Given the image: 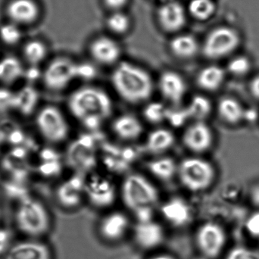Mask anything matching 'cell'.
I'll use <instances>...</instances> for the list:
<instances>
[{"instance_id":"obj_1","label":"cell","mask_w":259,"mask_h":259,"mask_svg":"<svg viewBox=\"0 0 259 259\" xmlns=\"http://www.w3.org/2000/svg\"><path fill=\"white\" fill-rule=\"evenodd\" d=\"M70 115L88 132H97L112 118L114 103L109 93L100 87L83 85L67 99Z\"/></svg>"},{"instance_id":"obj_2","label":"cell","mask_w":259,"mask_h":259,"mask_svg":"<svg viewBox=\"0 0 259 259\" xmlns=\"http://www.w3.org/2000/svg\"><path fill=\"white\" fill-rule=\"evenodd\" d=\"M110 83L118 97L130 105L146 104L156 88V82L149 71L127 61H121L114 66Z\"/></svg>"},{"instance_id":"obj_3","label":"cell","mask_w":259,"mask_h":259,"mask_svg":"<svg viewBox=\"0 0 259 259\" xmlns=\"http://www.w3.org/2000/svg\"><path fill=\"white\" fill-rule=\"evenodd\" d=\"M97 76V69L94 64L77 62L66 56H59L44 67L40 82L46 91L58 94L63 92L77 80L91 81Z\"/></svg>"},{"instance_id":"obj_4","label":"cell","mask_w":259,"mask_h":259,"mask_svg":"<svg viewBox=\"0 0 259 259\" xmlns=\"http://www.w3.org/2000/svg\"><path fill=\"white\" fill-rule=\"evenodd\" d=\"M119 195L124 205L133 213L152 208L159 202L158 188L149 178L139 172H130L123 179Z\"/></svg>"},{"instance_id":"obj_5","label":"cell","mask_w":259,"mask_h":259,"mask_svg":"<svg viewBox=\"0 0 259 259\" xmlns=\"http://www.w3.org/2000/svg\"><path fill=\"white\" fill-rule=\"evenodd\" d=\"M15 222L18 229L31 239L47 234L51 226L47 205L39 198L30 195L17 202Z\"/></svg>"},{"instance_id":"obj_6","label":"cell","mask_w":259,"mask_h":259,"mask_svg":"<svg viewBox=\"0 0 259 259\" xmlns=\"http://www.w3.org/2000/svg\"><path fill=\"white\" fill-rule=\"evenodd\" d=\"M217 176L214 164L201 155H192L178 161L177 178L190 193H199L211 188Z\"/></svg>"},{"instance_id":"obj_7","label":"cell","mask_w":259,"mask_h":259,"mask_svg":"<svg viewBox=\"0 0 259 259\" xmlns=\"http://www.w3.org/2000/svg\"><path fill=\"white\" fill-rule=\"evenodd\" d=\"M94 134H81L68 144L64 160L73 173L88 176L94 172L100 160V146Z\"/></svg>"},{"instance_id":"obj_8","label":"cell","mask_w":259,"mask_h":259,"mask_svg":"<svg viewBox=\"0 0 259 259\" xmlns=\"http://www.w3.org/2000/svg\"><path fill=\"white\" fill-rule=\"evenodd\" d=\"M38 135L47 144L56 146L69 138L71 126L63 111L54 104L40 106L33 116Z\"/></svg>"},{"instance_id":"obj_9","label":"cell","mask_w":259,"mask_h":259,"mask_svg":"<svg viewBox=\"0 0 259 259\" xmlns=\"http://www.w3.org/2000/svg\"><path fill=\"white\" fill-rule=\"evenodd\" d=\"M241 44L242 36L238 30L231 26H219L205 36L201 53L208 60H220L233 56Z\"/></svg>"},{"instance_id":"obj_10","label":"cell","mask_w":259,"mask_h":259,"mask_svg":"<svg viewBox=\"0 0 259 259\" xmlns=\"http://www.w3.org/2000/svg\"><path fill=\"white\" fill-rule=\"evenodd\" d=\"M118 194L119 188L109 177L96 172L87 176L86 200L95 208L105 209L112 206Z\"/></svg>"},{"instance_id":"obj_11","label":"cell","mask_w":259,"mask_h":259,"mask_svg":"<svg viewBox=\"0 0 259 259\" xmlns=\"http://www.w3.org/2000/svg\"><path fill=\"white\" fill-rule=\"evenodd\" d=\"M86 178L85 175L72 173L68 178L59 183L54 190L56 202L65 209L78 208L82 202L86 200Z\"/></svg>"},{"instance_id":"obj_12","label":"cell","mask_w":259,"mask_h":259,"mask_svg":"<svg viewBox=\"0 0 259 259\" xmlns=\"http://www.w3.org/2000/svg\"><path fill=\"white\" fill-rule=\"evenodd\" d=\"M225 229L215 222L202 224L196 233V243L199 250L207 259H214L220 256L227 244Z\"/></svg>"},{"instance_id":"obj_13","label":"cell","mask_w":259,"mask_h":259,"mask_svg":"<svg viewBox=\"0 0 259 259\" xmlns=\"http://www.w3.org/2000/svg\"><path fill=\"white\" fill-rule=\"evenodd\" d=\"M213 130L206 121H194L186 126L181 136L183 146L192 155H201L208 152L214 144Z\"/></svg>"},{"instance_id":"obj_14","label":"cell","mask_w":259,"mask_h":259,"mask_svg":"<svg viewBox=\"0 0 259 259\" xmlns=\"http://www.w3.org/2000/svg\"><path fill=\"white\" fill-rule=\"evenodd\" d=\"M156 88L163 100L171 106L182 105L188 89L184 76L174 70H166L160 74Z\"/></svg>"},{"instance_id":"obj_15","label":"cell","mask_w":259,"mask_h":259,"mask_svg":"<svg viewBox=\"0 0 259 259\" xmlns=\"http://www.w3.org/2000/svg\"><path fill=\"white\" fill-rule=\"evenodd\" d=\"M187 8L177 0L161 3L157 11V20L161 30L166 33H176L187 24Z\"/></svg>"},{"instance_id":"obj_16","label":"cell","mask_w":259,"mask_h":259,"mask_svg":"<svg viewBox=\"0 0 259 259\" xmlns=\"http://www.w3.org/2000/svg\"><path fill=\"white\" fill-rule=\"evenodd\" d=\"M121 53L120 44L109 36L95 38L89 46V53L93 60L103 66H115L121 62Z\"/></svg>"},{"instance_id":"obj_17","label":"cell","mask_w":259,"mask_h":259,"mask_svg":"<svg viewBox=\"0 0 259 259\" xmlns=\"http://www.w3.org/2000/svg\"><path fill=\"white\" fill-rule=\"evenodd\" d=\"M5 12L9 21L21 27L37 21L41 9L36 0H9Z\"/></svg>"},{"instance_id":"obj_18","label":"cell","mask_w":259,"mask_h":259,"mask_svg":"<svg viewBox=\"0 0 259 259\" xmlns=\"http://www.w3.org/2000/svg\"><path fill=\"white\" fill-rule=\"evenodd\" d=\"M161 215L166 222L177 228L186 226L191 222V205L182 196H173L162 202Z\"/></svg>"},{"instance_id":"obj_19","label":"cell","mask_w":259,"mask_h":259,"mask_svg":"<svg viewBox=\"0 0 259 259\" xmlns=\"http://www.w3.org/2000/svg\"><path fill=\"white\" fill-rule=\"evenodd\" d=\"M111 131L123 143H131L138 140L144 132V125L140 118L131 113H124L113 118Z\"/></svg>"},{"instance_id":"obj_20","label":"cell","mask_w":259,"mask_h":259,"mask_svg":"<svg viewBox=\"0 0 259 259\" xmlns=\"http://www.w3.org/2000/svg\"><path fill=\"white\" fill-rule=\"evenodd\" d=\"M40 100V94L32 83H26L14 91L13 107L12 112L22 118L34 116L37 112Z\"/></svg>"},{"instance_id":"obj_21","label":"cell","mask_w":259,"mask_h":259,"mask_svg":"<svg viewBox=\"0 0 259 259\" xmlns=\"http://www.w3.org/2000/svg\"><path fill=\"white\" fill-rule=\"evenodd\" d=\"M4 259H52V252L45 243L30 239L10 246Z\"/></svg>"},{"instance_id":"obj_22","label":"cell","mask_w":259,"mask_h":259,"mask_svg":"<svg viewBox=\"0 0 259 259\" xmlns=\"http://www.w3.org/2000/svg\"><path fill=\"white\" fill-rule=\"evenodd\" d=\"M176 143V137L172 130L159 127L154 128L145 139L143 149L154 156L166 155Z\"/></svg>"},{"instance_id":"obj_23","label":"cell","mask_w":259,"mask_h":259,"mask_svg":"<svg viewBox=\"0 0 259 259\" xmlns=\"http://www.w3.org/2000/svg\"><path fill=\"white\" fill-rule=\"evenodd\" d=\"M136 241L145 249H153L162 243L164 231L161 225L153 220L137 222L134 229Z\"/></svg>"},{"instance_id":"obj_24","label":"cell","mask_w":259,"mask_h":259,"mask_svg":"<svg viewBox=\"0 0 259 259\" xmlns=\"http://www.w3.org/2000/svg\"><path fill=\"white\" fill-rule=\"evenodd\" d=\"M226 75L225 68L217 65H208L197 73L195 82L197 88L204 92H215L223 86Z\"/></svg>"},{"instance_id":"obj_25","label":"cell","mask_w":259,"mask_h":259,"mask_svg":"<svg viewBox=\"0 0 259 259\" xmlns=\"http://www.w3.org/2000/svg\"><path fill=\"white\" fill-rule=\"evenodd\" d=\"M146 169L155 179L167 183L177 178L178 161L167 155L154 156L146 163Z\"/></svg>"},{"instance_id":"obj_26","label":"cell","mask_w":259,"mask_h":259,"mask_svg":"<svg viewBox=\"0 0 259 259\" xmlns=\"http://www.w3.org/2000/svg\"><path fill=\"white\" fill-rule=\"evenodd\" d=\"M169 50L171 54L180 60H190L201 52V46L193 35L183 33L170 39Z\"/></svg>"},{"instance_id":"obj_27","label":"cell","mask_w":259,"mask_h":259,"mask_svg":"<svg viewBox=\"0 0 259 259\" xmlns=\"http://www.w3.org/2000/svg\"><path fill=\"white\" fill-rule=\"evenodd\" d=\"M25 67L19 58L6 56L0 59V86L11 87L24 77Z\"/></svg>"},{"instance_id":"obj_28","label":"cell","mask_w":259,"mask_h":259,"mask_svg":"<svg viewBox=\"0 0 259 259\" xmlns=\"http://www.w3.org/2000/svg\"><path fill=\"white\" fill-rule=\"evenodd\" d=\"M128 228V219L120 211H114L107 214L100 224L101 234L109 240H119L124 237Z\"/></svg>"},{"instance_id":"obj_29","label":"cell","mask_w":259,"mask_h":259,"mask_svg":"<svg viewBox=\"0 0 259 259\" xmlns=\"http://www.w3.org/2000/svg\"><path fill=\"white\" fill-rule=\"evenodd\" d=\"M220 119L229 125H237L244 121L246 109L243 105L234 97H223L216 106Z\"/></svg>"},{"instance_id":"obj_30","label":"cell","mask_w":259,"mask_h":259,"mask_svg":"<svg viewBox=\"0 0 259 259\" xmlns=\"http://www.w3.org/2000/svg\"><path fill=\"white\" fill-rule=\"evenodd\" d=\"M183 108L189 124L194 121H206L213 111L211 100L201 94L193 96Z\"/></svg>"},{"instance_id":"obj_31","label":"cell","mask_w":259,"mask_h":259,"mask_svg":"<svg viewBox=\"0 0 259 259\" xmlns=\"http://www.w3.org/2000/svg\"><path fill=\"white\" fill-rule=\"evenodd\" d=\"M47 44L39 39L27 41L22 47V59L27 66L39 67L48 57Z\"/></svg>"},{"instance_id":"obj_32","label":"cell","mask_w":259,"mask_h":259,"mask_svg":"<svg viewBox=\"0 0 259 259\" xmlns=\"http://www.w3.org/2000/svg\"><path fill=\"white\" fill-rule=\"evenodd\" d=\"M42 155V159L38 167L39 175L46 178H53L59 176L64 168V156L62 158L60 154L53 149L44 151Z\"/></svg>"},{"instance_id":"obj_33","label":"cell","mask_w":259,"mask_h":259,"mask_svg":"<svg viewBox=\"0 0 259 259\" xmlns=\"http://www.w3.org/2000/svg\"><path fill=\"white\" fill-rule=\"evenodd\" d=\"M189 15L198 21L211 19L217 11L214 0H190L187 8Z\"/></svg>"},{"instance_id":"obj_34","label":"cell","mask_w":259,"mask_h":259,"mask_svg":"<svg viewBox=\"0 0 259 259\" xmlns=\"http://www.w3.org/2000/svg\"><path fill=\"white\" fill-rule=\"evenodd\" d=\"M143 118L152 124H160L167 121L169 107L158 101H149L144 104Z\"/></svg>"},{"instance_id":"obj_35","label":"cell","mask_w":259,"mask_h":259,"mask_svg":"<svg viewBox=\"0 0 259 259\" xmlns=\"http://www.w3.org/2000/svg\"><path fill=\"white\" fill-rule=\"evenodd\" d=\"M23 39V32L21 26L11 21L4 23L0 26V41L6 47H16L21 44Z\"/></svg>"},{"instance_id":"obj_36","label":"cell","mask_w":259,"mask_h":259,"mask_svg":"<svg viewBox=\"0 0 259 259\" xmlns=\"http://www.w3.org/2000/svg\"><path fill=\"white\" fill-rule=\"evenodd\" d=\"M252 68V60L244 55L234 56L230 59L227 65L226 71L236 77L247 75Z\"/></svg>"},{"instance_id":"obj_37","label":"cell","mask_w":259,"mask_h":259,"mask_svg":"<svg viewBox=\"0 0 259 259\" xmlns=\"http://www.w3.org/2000/svg\"><path fill=\"white\" fill-rule=\"evenodd\" d=\"M108 29L117 35H124L131 27V20L127 14L121 12H112L106 21Z\"/></svg>"},{"instance_id":"obj_38","label":"cell","mask_w":259,"mask_h":259,"mask_svg":"<svg viewBox=\"0 0 259 259\" xmlns=\"http://www.w3.org/2000/svg\"><path fill=\"white\" fill-rule=\"evenodd\" d=\"M225 259H259V252L244 246H236L229 251Z\"/></svg>"},{"instance_id":"obj_39","label":"cell","mask_w":259,"mask_h":259,"mask_svg":"<svg viewBox=\"0 0 259 259\" xmlns=\"http://www.w3.org/2000/svg\"><path fill=\"white\" fill-rule=\"evenodd\" d=\"M14 91L10 88L0 86V114L12 112Z\"/></svg>"},{"instance_id":"obj_40","label":"cell","mask_w":259,"mask_h":259,"mask_svg":"<svg viewBox=\"0 0 259 259\" xmlns=\"http://www.w3.org/2000/svg\"><path fill=\"white\" fill-rule=\"evenodd\" d=\"M246 229L251 235L259 237V211L249 218L246 222Z\"/></svg>"},{"instance_id":"obj_41","label":"cell","mask_w":259,"mask_h":259,"mask_svg":"<svg viewBox=\"0 0 259 259\" xmlns=\"http://www.w3.org/2000/svg\"><path fill=\"white\" fill-rule=\"evenodd\" d=\"M128 3L129 0H103L105 6L112 12H121Z\"/></svg>"},{"instance_id":"obj_42","label":"cell","mask_w":259,"mask_h":259,"mask_svg":"<svg viewBox=\"0 0 259 259\" xmlns=\"http://www.w3.org/2000/svg\"><path fill=\"white\" fill-rule=\"evenodd\" d=\"M249 90H250L251 95L254 98L259 100V74L252 79L249 85Z\"/></svg>"},{"instance_id":"obj_43","label":"cell","mask_w":259,"mask_h":259,"mask_svg":"<svg viewBox=\"0 0 259 259\" xmlns=\"http://www.w3.org/2000/svg\"><path fill=\"white\" fill-rule=\"evenodd\" d=\"M149 259H175L173 257L170 256L168 255H155V256L152 257Z\"/></svg>"},{"instance_id":"obj_44","label":"cell","mask_w":259,"mask_h":259,"mask_svg":"<svg viewBox=\"0 0 259 259\" xmlns=\"http://www.w3.org/2000/svg\"><path fill=\"white\" fill-rule=\"evenodd\" d=\"M158 1L161 2V3H165V2L170 1V0H158Z\"/></svg>"},{"instance_id":"obj_45","label":"cell","mask_w":259,"mask_h":259,"mask_svg":"<svg viewBox=\"0 0 259 259\" xmlns=\"http://www.w3.org/2000/svg\"><path fill=\"white\" fill-rule=\"evenodd\" d=\"M2 214H3V212H2V208L1 207H0V219H1Z\"/></svg>"},{"instance_id":"obj_46","label":"cell","mask_w":259,"mask_h":259,"mask_svg":"<svg viewBox=\"0 0 259 259\" xmlns=\"http://www.w3.org/2000/svg\"><path fill=\"white\" fill-rule=\"evenodd\" d=\"M195 259H207L206 258H205V257H202V258H197Z\"/></svg>"}]
</instances>
